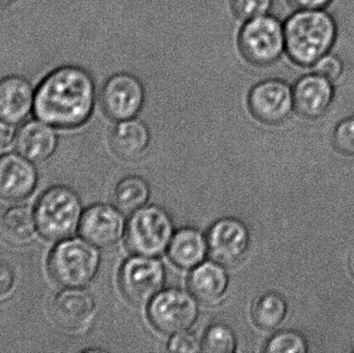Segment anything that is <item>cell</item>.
<instances>
[{"mask_svg": "<svg viewBox=\"0 0 354 353\" xmlns=\"http://www.w3.org/2000/svg\"><path fill=\"white\" fill-rule=\"evenodd\" d=\"M268 353H306L308 344L303 335L293 331L276 334L266 346Z\"/></svg>", "mask_w": 354, "mask_h": 353, "instance_id": "cell-25", "label": "cell"}, {"mask_svg": "<svg viewBox=\"0 0 354 353\" xmlns=\"http://www.w3.org/2000/svg\"><path fill=\"white\" fill-rule=\"evenodd\" d=\"M334 144L341 153L354 155V116L345 118L336 126Z\"/></svg>", "mask_w": 354, "mask_h": 353, "instance_id": "cell-27", "label": "cell"}, {"mask_svg": "<svg viewBox=\"0 0 354 353\" xmlns=\"http://www.w3.org/2000/svg\"><path fill=\"white\" fill-rule=\"evenodd\" d=\"M37 174L28 159L18 155L0 157V197L19 201L27 198L37 186Z\"/></svg>", "mask_w": 354, "mask_h": 353, "instance_id": "cell-15", "label": "cell"}, {"mask_svg": "<svg viewBox=\"0 0 354 353\" xmlns=\"http://www.w3.org/2000/svg\"><path fill=\"white\" fill-rule=\"evenodd\" d=\"M126 229L124 215L118 207L95 204L89 207L79 224L80 236L97 248L115 245Z\"/></svg>", "mask_w": 354, "mask_h": 353, "instance_id": "cell-12", "label": "cell"}, {"mask_svg": "<svg viewBox=\"0 0 354 353\" xmlns=\"http://www.w3.org/2000/svg\"><path fill=\"white\" fill-rule=\"evenodd\" d=\"M206 242L208 253L214 261L223 267H235L249 251L250 232L239 220L224 218L210 227Z\"/></svg>", "mask_w": 354, "mask_h": 353, "instance_id": "cell-11", "label": "cell"}, {"mask_svg": "<svg viewBox=\"0 0 354 353\" xmlns=\"http://www.w3.org/2000/svg\"><path fill=\"white\" fill-rule=\"evenodd\" d=\"M286 313V300L276 292H268L258 298L252 309L254 323L266 331L278 327L284 321Z\"/></svg>", "mask_w": 354, "mask_h": 353, "instance_id": "cell-23", "label": "cell"}, {"mask_svg": "<svg viewBox=\"0 0 354 353\" xmlns=\"http://www.w3.org/2000/svg\"><path fill=\"white\" fill-rule=\"evenodd\" d=\"M147 314L156 330L166 335H176L187 331L195 323L197 300L183 290H164L151 300Z\"/></svg>", "mask_w": 354, "mask_h": 353, "instance_id": "cell-8", "label": "cell"}, {"mask_svg": "<svg viewBox=\"0 0 354 353\" xmlns=\"http://www.w3.org/2000/svg\"><path fill=\"white\" fill-rule=\"evenodd\" d=\"M35 213L26 205H15L0 217V233L12 246L29 244L37 229Z\"/></svg>", "mask_w": 354, "mask_h": 353, "instance_id": "cell-21", "label": "cell"}, {"mask_svg": "<svg viewBox=\"0 0 354 353\" xmlns=\"http://www.w3.org/2000/svg\"><path fill=\"white\" fill-rule=\"evenodd\" d=\"M151 196V188L140 176H127L114 191V202L122 213H135L145 207Z\"/></svg>", "mask_w": 354, "mask_h": 353, "instance_id": "cell-22", "label": "cell"}, {"mask_svg": "<svg viewBox=\"0 0 354 353\" xmlns=\"http://www.w3.org/2000/svg\"><path fill=\"white\" fill-rule=\"evenodd\" d=\"M35 217L37 230L44 238L66 240L80 224L82 211L79 197L66 187H53L37 201Z\"/></svg>", "mask_w": 354, "mask_h": 353, "instance_id": "cell-4", "label": "cell"}, {"mask_svg": "<svg viewBox=\"0 0 354 353\" xmlns=\"http://www.w3.org/2000/svg\"><path fill=\"white\" fill-rule=\"evenodd\" d=\"M297 10H324L333 0H288Z\"/></svg>", "mask_w": 354, "mask_h": 353, "instance_id": "cell-31", "label": "cell"}, {"mask_svg": "<svg viewBox=\"0 0 354 353\" xmlns=\"http://www.w3.org/2000/svg\"><path fill=\"white\" fill-rule=\"evenodd\" d=\"M248 105L262 124L277 126L288 120L295 110L292 87L280 79H268L250 90Z\"/></svg>", "mask_w": 354, "mask_h": 353, "instance_id": "cell-10", "label": "cell"}, {"mask_svg": "<svg viewBox=\"0 0 354 353\" xmlns=\"http://www.w3.org/2000/svg\"><path fill=\"white\" fill-rule=\"evenodd\" d=\"M207 242L201 232L194 228H183L172 236L168 247L170 260L177 267L191 269L203 263Z\"/></svg>", "mask_w": 354, "mask_h": 353, "instance_id": "cell-20", "label": "cell"}, {"mask_svg": "<svg viewBox=\"0 0 354 353\" xmlns=\"http://www.w3.org/2000/svg\"><path fill=\"white\" fill-rule=\"evenodd\" d=\"M15 139L14 128L8 122H0V151H6L12 145Z\"/></svg>", "mask_w": 354, "mask_h": 353, "instance_id": "cell-32", "label": "cell"}, {"mask_svg": "<svg viewBox=\"0 0 354 353\" xmlns=\"http://www.w3.org/2000/svg\"><path fill=\"white\" fill-rule=\"evenodd\" d=\"M243 57L255 66H270L285 51L284 24L270 15L245 21L237 37Z\"/></svg>", "mask_w": 354, "mask_h": 353, "instance_id": "cell-6", "label": "cell"}, {"mask_svg": "<svg viewBox=\"0 0 354 353\" xmlns=\"http://www.w3.org/2000/svg\"><path fill=\"white\" fill-rule=\"evenodd\" d=\"M151 143L149 126L141 120L132 118L116 124L110 135L112 151L120 159L136 161L147 153Z\"/></svg>", "mask_w": 354, "mask_h": 353, "instance_id": "cell-18", "label": "cell"}, {"mask_svg": "<svg viewBox=\"0 0 354 353\" xmlns=\"http://www.w3.org/2000/svg\"><path fill=\"white\" fill-rule=\"evenodd\" d=\"M201 345L204 352L232 353L236 348V338L230 327L216 323L205 332Z\"/></svg>", "mask_w": 354, "mask_h": 353, "instance_id": "cell-24", "label": "cell"}, {"mask_svg": "<svg viewBox=\"0 0 354 353\" xmlns=\"http://www.w3.org/2000/svg\"><path fill=\"white\" fill-rule=\"evenodd\" d=\"M351 271H353V275L354 276V254L353 256V260H351Z\"/></svg>", "mask_w": 354, "mask_h": 353, "instance_id": "cell-34", "label": "cell"}, {"mask_svg": "<svg viewBox=\"0 0 354 353\" xmlns=\"http://www.w3.org/2000/svg\"><path fill=\"white\" fill-rule=\"evenodd\" d=\"M295 110L309 120L322 117L332 106L335 97L334 82L316 73L305 75L292 87Z\"/></svg>", "mask_w": 354, "mask_h": 353, "instance_id": "cell-14", "label": "cell"}, {"mask_svg": "<svg viewBox=\"0 0 354 353\" xmlns=\"http://www.w3.org/2000/svg\"><path fill=\"white\" fill-rule=\"evenodd\" d=\"M33 90L22 77L0 79V120L18 124L26 118L32 107Z\"/></svg>", "mask_w": 354, "mask_h": 353, "instance_id": "cell-17", "label": "cell"}, {"mask_svg": "<svg viewBox=\"0 0 354 353\" xmlns=\"http://www.w3.org/2000/svg\"><path fill=\"white\" fill-rule=\"evenodd\" d=\"M313 72L320 75L324 78L335 82L339 80L344 72V64L339 56L328 53L322 56L313 66Z\"/></svg>", "mask_w": 354, "mask_h": 353, "instance_id": "cell-28", "label": "cell"}, {"mask_svg": "<svg viewBox=\"0 0 354 353\" xmlns=\"http://www.w3.org/2000/svg\"><path fill=\"white\" fill-rule=\"evenodd\" d=\"M95 314L93 296L80 288H68L56 294L52 300L54 323L68 332H80L88 327Z\"/></svg>", "mask_w": 354, "mask_h": 353, "instance_id": "cell-13", "label": "cell"}, {"mask_svg": "<svg viewBox=\"0 0 354 353\" xmlns=\"http://www.w3.org/2000/svg\"><path fill=\"white\" fill-rule=\"evenodd\" d=\"M168 350L171 352L195 353L202 352V345L194 334L185 331L172 337L168 344Z\"/></svg>", "mask_w": 354, "mask_h": 353, "instance_id": "cell-29", "label": "cell"}, {"mask_svg": "<svg viewBox=\"0 0 354 353\" xmlns=\"http://www.w3.org/2000/svg\"><path fill=\"white\" fill-rule=\"evenodd\" d=\"M165 281V267L155 257L136 255L128 259L120 269V290L136 306L149 304L161 292Z\"/></svg>", "mask_w": 354, "mask_h": 353, "instance_id": "cell-7", "label": "cell"}, {"mask_svg": "<svg viewBox=\"0 0 354 353\" xmlns=\"http://www.w3.org/2000/svg\"><path fill=\"white\" fill-rule=\"evenodd\" d=\"M174 222L165 209L145 207L133 213L126 228L129 250L140 256L163 254L174 236Z\"/></svg>", "mask_w": 354, "mask_h": 353, "instance_id": "cell-5", "label": "cell"}, {"mask_svg": "<svg viewBox=\"0 0 354 353\" xmlns=\"http://www.w3.org/2000/svg\"><path fill=\"white\" fill-rule=\"evenodd\" d=\"M229 278L220 263H202L194 267L187 279L192 296L207 306L220 304L226 294Z\"/></svg>", "mask_w": 354, "mask_h": 353, "instance_id": "cell-16", "label": "cell"}, {"mask_svg": "<svg viewBox=\"0 0 354 353\" xmlns=\"http://www.w3.org/2000/svg\"><path fill=\"white\" fill-rule=\"evenodd\" d=\"M100 267L97 247L80 238L62 240L48 260L50 275L59 285L80 288L93 281Z\"/></svg>", "mask_w": 354, "mask_h": 353, "instance_id": "cell-3", "label": "cell"}, {"mask_svg": "<svg viewBox=\"0 0 354 353\" xmlns=\"http://www.w3.org/2000/svg\"><path fill=\"white\" fill-rule=\"evenodd\" d=\"M10 1H12V0H0V10L8 6V4L10 3Z\"/></svg>", "mask_w": 354, "mask_h": 353, "instance_id": "cell-33", "label": "cell"}, {"mask_svg": "<svg viewBox=\"0 0 354 353\" xmlns=\"http://www.w3.org/2000/svg\"><path fill=\"white\" fill-rule=\"evenodd\" d=\"M95 99L91 75L78 66H64L51 73L37 88L35 115L56 128H78L91 117Z\"/></svg>", "mask_w": 354, "mask_h": 353, "instance_id": "cell-1", "label": "cell"}, {"mask_svg": "<svg viewBox=\"0 0 354 353\" xmlns=\"http://www.w3.org/2000/svg\"><path fill=\"white\" fill-rule=\"evenodd\" d=\"M56 142L52 128L39 122H27L16 137L17 151L32 162L48 159L55 151Z\"/></svg>", "mask_w": 354, "mask_h": 353, "instance_id": "cell-19", "label": "cell"}, {"mask_svg": "<svg viewBox=\"0 0 354 353\" xmlns=\"http://www.w3.org/2000/svg\"><path fill=\"white\" fill-rule=\"evenodd\" d=\"M274 0H231V8L237 18L251 20L268 15Z\"/></svg>", "mask_w": 354, "mask_h": 353, "instance_id": "cell-26", "label": "cell"}, {"mask_svg": "<svg viewBox=\"0 0 354 353\" xmlns=\"http://www.w3.org/2000/svg\"><path fill=\"white\" fill-rule=\"evenodd\" d=\"M102 109L114 122L132 120L145 105V90L134 75L120 73L110 77L101 91Z\"/></svg>", "mask_w": 354, "mask_h": 353, "instance_id": "cell-9", "label": "cell"}, {"mask_svg": "<svg viewBox=\"0 0 354 353\" xmlns=\"http://www.w3.org/2000/svg\"><path fill=\"white\" fill-rule=\"evenodd\" d=\"M284 33L285 52L291 61L312 68L334 47L338 27L324 10H297L284 23Z\"/></svg>", "mask_w": 354, "mask_h": 353, "instance_id": "cell-2", "label": "cell"}, {"mask_svg": "<svg viewBox=\"0 0 354 353\" xmlns=\"http://www.w3.org/2000/svg\"><path fill=\"white\" fill-rule=\"evenodd\" d=\"M15 284V274L12 267L6 263H0V296L12 292Z\"/></svg>", "mask_w": 354, "mask_h": 353, "instance_id": "cell-30", "label": "cell"}]
</instances>
